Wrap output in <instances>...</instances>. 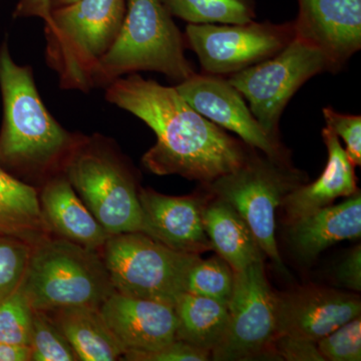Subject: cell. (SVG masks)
<instances>
[{
	"label": "cell",
	"instance_id": "cell-1",
	"mask_svg": "<svg viewBox=\"0 0 361 361\" xmlns=\"http://www.w3.org/2000/svg\"><path fill=\"white\" fill-rule=\"evenodd\" d=\"M104 89L106 101L137 116L155 133V146L142 159L153 174L179 175L207 185L248 158L238 141L195 111L175 87L135 73Z\"/></svg>",
	"mask_w": 361,
	"mask_h": 361
},
{
	"label": "cell",
	"instance_id": "cell-2",
	"mask_svg": "<svg viewBox=\"0 0 361 361\" xmlns=\"http://www.w3.org/2000/svg\"><path fill=\"white\" fill-rule=\"evenodd\" d=\"M0 92L2 167L37 188L63 174L85 135L66 130L52 116L40 97L32 68L13 61L6 40L0 45Z\"/></svg>",
	"mask_w": 361,
	"mask_h": 361
},
{
	"label": "cell",
	"instance_id": "cell-3",
	"mask_svg": "<svg viewBox=\"0 0 361 361\" xmlns=\"http://www.w3.org/2000/svg\"><path fill=\"white\" fill-rule=\"evenodd\" d=\"M127 0H75L51 9L44 23L45 61L59 87L89 92L92 75L115 44Z\"/></svg>",
	"mask_w": 361,
	"mask_h": 361
},
{
	"label": "cell",
	"instance_id": "cell-4",
	"mask_svg": "<svg viewBox=\"0 0 361 361\" xmlns=\"http://www.w3.org/2000/svg\"><path fill=\"white\" fill-rule=\"evenodd\" d=\"M140 71H158L178 82L195 73L179 28L161 0H127L115 44L92 75L94 89Z\"/></svg>",
	"mask_w": 361,
	"mask_h": 361
},
{
	"label": "cell",
	"instance_id": "cell-5",
	"mask_svg": "<svg viewBox=\"0 0 361 361\" xmlns=\"http://www.w3.org/2000/svg\"><path fill=\"white\" fill-rule=\"evenodd\" d=\"M63 174L111 236L142 231L137 179L115 141L99 134L85 135Z\"/></svg>",
	"mask_w": 361,
	"mask_h": 361
},
{
	"label": "cell",
	"instance_id": "cell-6",
	"mask_svg": "<svg viewBox=\"0 0 361 361\" xmlns=\"http://www.w3.org/2000/svg\"><path fill=\"white\" fill-rule=\"evenodd\" d=\"M20 288L39 311L101 307L115 292L101 252L52 236L32 247Z\"/></svg>",
	"mask_w": 361,
	"mask_h": 361
},
{
	"label": "cell",
	"instance_id": "cell-7",
	"mask_svg": "<svg viewBox=\"0 0 361 361\" xmlns=\"http://www.w3.org/2000/svg\"><path fill=\"white\" fill-rule=\"evenodd\" d=\"M115 291L175 306L200 259L163 245L142 232L113 235L101 251Z\"/></svg>",
	"mask_w": 361,
	"mask_h": 361
},
{
	"label": "cell",
	"instance_id": "cell-8",
	"mask_svg": "<svg viewBox=\"0 0 361 361\" xmlns=\"http://www.w3.org/2000/svg\"><path fill=\"white\" fill-rule=\"evenodd\" d=\"M300 180V174L285 167L281 161L248 157L236 170L207 184L218 199L239 213L265 256L282 272L286 268L275 236L277 208Z\"/></svg>",
	"mask_w": 361,
	"mask_h": 361
},
{
	"label": "cell",
	"instance_id": "cell-9",
	"mask_svg": "<svg viewBox=\"0 0 361 361\" xmlns=\"http://www.w3.org/2000/svg\"><path fill=\"white\" fill-rule=\"evenodd\" d=\"M331 66L322 51L294 37L282 51L233 73L228 80L250 104L263 130L276 137L278 123L289 99L310 78Z\"/></svg>",
	"mask_w": 361,
	"mask_h": 361
},
{
	"label": "cell",
	"instance_id": "cell-10",
	"mask_svg": "<svg viewBox=\"0 0 361 361\" xmlns=\"http://www.w3.org/2000/svg\"><path fill=\"white\" fill-rule=\"evenodd\" d=\"M229 320L213 360H249L269 355L277 337L276 295L266 278L263 261L234 273L227 304Z\"/></svg>",
	"mask_w": 361,
	"mask_h": 361
},
{
	"label": "cell",
	"instance_id": "cell-11",
	"mask_svg": "<svg viewBox=\"0 0 361 361\" xmlns=\"http://www.w3.org/2000/svg\"><path fill=\"white\" fill-rule=\"evenodd\" d=\"M294 37L292 26L250 21L243 25H193L186 28L190 47L211 75H233L272 58Z\"/></svg>",
	"mask_w": 361,
	"mask_h": 361
},
{
	"label": "cell",
	"instance_id": "cell-12",
	"mask_svg": "<svg viewBox=\"0 0 361 361\" xmlns=\"http://www.w3.org/2000/svg\"><path fill=\"white\" fill-rule=\"evenodd\" d=\"M176 90L195 111L209 121L234 132L244 142L262 151L268 158L281 161L276 137L263 130L242 94L228 80L216 75L192 77L176 85Z\"/></svg>",
	"mask_w": 361,
	"mask_h": 361
},
{
	"label": "cell",
	"instance_id": "cell-13",
	"mask_svg": "<svg viewBox=\"0 0 361 361\" xmlns=\"http://www.w3.org/2000/svg\"><path fill=\"white\" fill-rule=\"evenodd\" d=\"M360 313V298L353 294L320 287L299 289L276 296L277 336L317 343Z\"/></svg>",
	"mask_w": 361,
	"mask_h": 361
},
{
	"label": "cell",
	"instance_id": "cell-14",
	"mask_svg": "<svg viewBox=\"0 0 361 361\" xmlns=\"http://www.w3.org/2000/svg\"><path fill=\"white\" fill-rule=\"evenodd\" d=\"M294 37L339 68L361 47V0H298Z\"/></svg>",
	"mask_w": 361,
	"mask_h": 361
},
{
	"label": "cell",
	"instance_id": "cell-15",
	"mask_svg": "<svg viewBox=\"0 0 361 361\" xmlns=\"http://www.w3.org/2000/svg\"><path fill=\"white\" fill-rule=\"evenodd\" d=\"M99 311L125 353H149L177 339V315L170 304L115 291Z\"/></svg>",
	"mask_w": 361,
	"mask_h": 361
},
{
	"label": "cell",
	"instance_id": "cell-16",
	"mask_svg": "<svg viewBox=\"0 0 361 361\" xmlns=\"http://www.w3.org/2000/svg\"><path fill=\"white\" fill-rule=\"evenodd\" d=\"M142 233L173 250L199 254L213 250L203 224V202L140 189Z\"/></svg>",
	"mask_w": 361,
	"mask_h": 361
},
{
	"label": "cell",
	"instance_id": "cell-17",
	"mask_svg": "<svg viewBox=\"0 0 361 361\" xmlns=\"http://www.w3.org/2000/svg\"><path fill=\"white\" fill-rule=\"evenodd\" d=\"M40 210L51 235L101 252L111 235L94 217L65 174L39 189Z\"/></svg>",
	"mask_w": 361,
	"mask_h": 361
},
{
	"label": "cell",
	"instance_id": "cell-18",
	"mask_svg": "<svg viewBox=\"0 0 361 361\" xmlns=\"http://www.w3.org/2000/svg\"><path fill=\"white\" fill-rule=\"evenodd\" d=\"M322 137L329 151L326 168L312 184L294 188L282 201L290 223L329 206L339 197H350L358 191L355 165L342 148L336 133L329 127L324 128Z\"/></svg>",
	"mask_w": 361,
	"mask_h": 361
},
{
	"label": "cell",
	"instance_id": "cell-19",
	"mask_svg": "<svg viewBox=\"0 0 361 361\" xmlns=\"http://www.w3.org/2000/svg\"><path fill=\"white\" fill-rule=\"evenodd\" d=\"M361 197L356 192L343 203L323 207L291 223L289 240L304 260H312L343 240L360 238Z\"/></svg>",
	"mask_w": 361,
	"mask_h": 361
},
{
	"label": "cell",
	"instance_id": "cell-20",
	"mask_svg": "<svg viewBox=\"0 0 361 361\" xmlns=\"http://www.w3.org/2000/svg\"><path fill=\"white\" fill-rule=\"evenodd\" d=\"M44 312L70 342L78 361L122 360L125 351L104 322L99 307L65 306Z\"/></svg>",
	"mask_w": 361,
	"mask_h": 361
},
{
	"label": "cell",
	"instance_id": "cell-21",
	"mask_svg": "<svg viewBox=\"0 0 361 361\" xmlns=\"http://www.w3.org/2000/svg\"><path fill=\"white\" fill-rule=\"evenodd\" d=\"M203 224L207 237L223 260L234 270L264 260L265 254L239 213L227 202L216 198L204 206Z\"/></svg>",
	"mask_w": 361,
	"mask_h": 361
},
{
	"label": "cell",
	"instance_id": "cell-22",
	"mask_svg": "<svg viewBox=\"0 0 361 361\" xmlns=\"http://www.w3.org/2000/svg\"><path fill=\"white\" fill-rule=\"evenodd\" d=\"M0 234L35 246L52 236L40 210L39 189L9 173L0 164Z\"/></svg>",
	"mask_w": 361,
	"mask_h": 361
},
{
	"label": "cell",
	"instance_id": "cell-23",
	"mask_svg": "<svg viewBox=\"0 0 361 361\" xmlns=\"http://www.w3.org/2000/svg\"><path fill=\"white\" fill-rule=\"evenodd\" d=\"M176 338L212 353L227 329L229 313L224 304L191 293H184L175 305Z\"/></svg>",
	"mask_w": 361,
	"mask_h": 361
},
{
	"label": "cell",
	"instance_id": "cell-24",
	"mask_svg": "<svg viewBox=\"0 0 361 361\" xmlns=\"http://www.w3.org/2000/svg\"><path fill=\"white\" fill-rule=\"evenodd\" d=\"M171 16L193 25H243L254 13L248 0H161Z\"/></svg>",
	"mask_w": 361,
	"mask_h": 361
},
{
	"label": "cell",
	"instance_id": "cell-25",
	"mask_svg": "<svg viewBox=\"0 0 361 361\" xmlns=\"http://www.w3.org/2000/svg\"><path fill=\"white\" fill-rule=\"evenodd\" d=\"M234 270L220 256L199 259L189 271L186 292L227 306L234 286Z\"/></svg>",
	"mask_w": 361,
	"mask_h": 361
},
{
	"label": "cell",
	"instance_id": "cell-26",
	"mask_svg": "<svg viewBox=\"0 0 361 361\" xmlns=\"http://www.w3.org/2000/svg\"><path fill=\"white\" fill-rule=\"evenodd\" d=\"M30 346L32 361H78L70 342L44 311L33 310Z\"/></svg>",
	"mask_w": 361,
	"mask_h": 361
},
{
	"label": "cell",
	"instance_id": "cell-27",
	"mask_svg": "<svg viewBox=\"0 0 361 361\" xmlns=\"http://www.w3.org/2000/svg\"><path fill=\"white\" fill-rule=\"evenodd\" d=\"M33 310L23 289L0 302V342L30 345Z\"/></svg>",
	"mask_w": 361,
	"mask_h": 361
},
{
	"label": "cell",
	"instance_id": "cell-28",
	"mask_svg": "<svg viewBox=\"0 0 361 361\" xmlns=\"http://www.w3.org/2000/svg\"><path fill=\"white\" fill-rule=\"evenodd\" d=\"M32 247L23 240L0 234V302L20 288Z\"/></svg>",
	"mask_w": 361,
	"mask_h": 361
},
{
	"label": "cell",
	"instance_id": "cell-29",
	"mask_svg": "<svg viewBox=\"0 0 361 361\" xmlns=\"http://www.w3.org/2000/svg\"><path fill=\"white\" fill-rule=\"evenodd\" d=\"M317 348L324 360H361L360 316L344 323L341 327L317 342Z\"/></svg>",
	"mask_w": 361,
	"mask_h": 361
},
{
	"label": "cell",
	"instance_id": "cell-30",
	"mask_svg": "<svg viewBox=\"0 0 361 361\" xmlns=\"http://www.w3.org/2000/svg\"><path fill=\"white\" fill-rule=\"evenodd\" d=\"M327 127L341 137L346 145L345 152L353 165H361V116L343 115L330 108L323 109Z\"/></svg>",
	"mask_w": 361,
	"mask_h": 361
},
{
	"label": "cell",
	"instance_id": "cell-31",
	"mask_svg": "<svg viewBox=\"0 0 361 361\" xmlns=\"http://www.w3.org/2000/svg\"><path fill=\"white\" fill-rule=\"evenodd\" d=\"M211 353L176 339L164 348L149 353H127L122 360L129 361H206Z\"/></svg>",
	"mask_w": 361,
	"mask_h": 361
},
{
	"label": "cell",
	"instance_id": "cell-32",
	"mask_svg": "<svg viewBox=\"0 0 361 361\" xmlns=\"http://www.w3.org/2000/svg\"><path fill=\"white\" fill-rule=\"evenodd\" d=\"M273 348L283 360L290 361H324L317 343L288 336H278Z\"/></svg>",
	"mask_w": 361,
	"mask_h": 361
},
{
	"label": "cell",
	"instance_id": "cell-33",
	"mask_svg": "<svg viewBox=\"0 0 361 361\" xmlns=\"http://www.w3.org/2000/svg\"><path fill=\"white\" fill-rule=\"evenodd\" d=\"M336 277L346 288L361 290V247L357 246L349 253L338 266Z\"/></svg>",
	"mask_w": 361,
	"mask_h": 361
},
{
	"label": "cell",
	"instance_id": "cell-34",
	"mask_svg": "<svg viewBox=\"0 0 361 361\" xmlns=\"http://www.w3.org/2000/svg\"><path fill=\"white\" fill-rule=\"evenodd\" d=\"M51 11V0H18L13 16L16 18H37L47 23Z\"/></svg>",
	"mask_w": 361,
	"mask_h": 361
},
{
	"label": "cell",
	"instance_id": "cell-35",
	"mask_svg": "<svg viewBox=\"0 0 361 361\" xmlns=\"http://www.w3.org/2000/svg\"><path fill=\"white\" fill-rule=\"evenodd\" d=\"M32 348L30 345L0 342V361H30Z\"/></svg>",
	"mask_w": 361,
	"mask_h": 361
},
{
	"label": "cell",
	"instance_id": "cell-36",
	"mask_svg": "<svg viewBox=\"0 0 361 361\" xmlns=\"http://www.w3.org/2000/svg\"><path fill=\"white\" fill-rule=\"evenodd\" d=\"M75 0H51V8H56V7H61L63 6H68V4H73Z\"/></svg>",
	"mask_w": 361,
	"mask_h": 361
}]
</instances>
